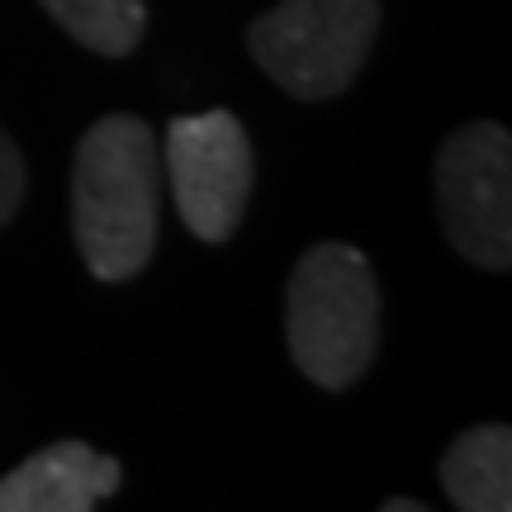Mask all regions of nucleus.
<instances>
[{
    "mask_svg": "<svg viewBox=\"0 0 512 512\" xmlns=\"http://www.w3.org/2000/svg\"><path fill=\"white\" fill-rule=\"evenodd\" d=\"M441 228L465 261L508 271L512 261V138L494 119L456 128L437 152Z\"/></svg>",
    "mask_w": 512,
    "mask_h": 512,
    "instance_id": "nucleus-4",
    "label": "nucleus"
},
{
    "mask_svg": "<svg viewBox=\"0 0 512 512\" xmlns=\"http://www.w3.org/2000/svg\"><path fill=\"white\" fill-rule=\"evenodd\" d=\"M380 508L384 512H422V503H418V498H384Z\"/></svg>",
    "mask_w": 512,
    "mask_h": 512,
    "instance_id": "nucleus-10",
    "label": "nucleus"
},
{
    "mask_svg": "<svg viewBox=\"0 0 512 512\" xmlns=\"http://www.w3.org/2000/svg\"><path fill=\"white\" fill-rule=\"evenodd\" d=\"M119 460L86 441H53L0 479V512H91L119 489Z\"/></svg>",
    "mask_w": 512,
    "mask_h": 512,
    "instance_id": "nucleus-6",
    "label": "nucleus"
},
{
    "mask_svg": "<svg viewBox=\"0 0 512 512\" xmlns=\"http://www.w3.org/2000/svg\"><path fill=\"white\" fill-rule=\"evenodd\" d=\"M67 34L100 57H124L138 48L147 24L143 0H38Z\"/></svg>",
    "mask_w": 512,
    "mask_h": 512,
    "instance_id": "nucleus-8",
    "label": "nucleus"
},
{
    "mask_svg": "<svg viewBox=\"0 0 512 512\" xmlns=\"http://www.w3.org/2000/svg\"><path fill=\"white\" fill-rule=\"evenodd\" d=\"M441 489L465 512L512 508V432L508 427H470L441 456Z\"/></svg>",
    "mask_w": 512,
    "mask_h": 512,
    "instance_id": "nucleus-7",
    "label": "nucleus"
},
{
    "mask_svg": "<svg viewBox=\"0 0 512 512\" xmlns=\"http://www.w3.org/2000/svg\"><path fill=\"white\" fill-rule=\"evenodd\" d=\"M24 190H29V176H24V157H19L15 138L0 128V223L10 219L24 200Z\"/></svg>",
    "mask_w": 512,
    "mask_h": 512,
    "instance_id": "nucleus-9",
    "label": "nucleus"
},
{
    "mask_svg": "<svg viewBox=\"0 0 512 512\" xmlns=\"http://www.w3.org/2000/svg\"><path fill=\"white\" fill-rule=\"evenodd\" d=\"M162 147L138 114H105L86 128L72 162L76 247L95 280H133L157 247Z\"/></svg>",
    "mask_w": 512,
    "mask_h": 512,
    "instance_id": "nucleus-1",
    "label": "nucleus"
},
{
    "mask_svg": "<svg viewBox=\"0 0 512 512\" xmlns=\"http://www.w3.org/2000/svg\"><path fill=\"white\" fill-rule=\"evenodd\" d=\"M166 185L176 195L185 228L204 242H228L252 200V138L238 114L209 110L171 119L162 147Z\"/></svg>",
    "mask_w": 512,
    "mask_h": 512,
    "instance_id": "nucleus-5",
    "label": "nucleus"
},
{
    "mask_svg": "<svg viewBox=\"0 0 512 512\" xmlns=\"http://www.w3.org/2000/svg\"><path fill=\"white\" fill-rule=\"evenodd\" d=\"M285 337L304 380L347 389L380 351V290L370 261L347 242H318L299 256L285 294Z\"/></svg>",
    "mask_w": 512,
    "mask_h": 512,
    "instance_id": "nucleus-2",
    "label": "nucleus"
},
{
    "mask_svg": "<svg viewBox=\"0 0 512 512\" xmlns=\"http://www.w3.org/2000/svg\"><path fill=\"white\" fill-rule=\"evenodd\" d=\"M380 34V0H280L252 24L247 48L294 100H332L361 76Z\"/></svg>",
    "mask_w": 512,
    "mask_h": 512,
    "instance_id": "nucleus-3",
    "label": "nucleus"
}]
</instances>
